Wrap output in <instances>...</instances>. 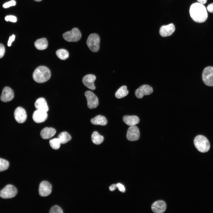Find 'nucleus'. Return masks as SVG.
<instances>
[{
	"mask_svg": "<svg viewBox=\"0 0 213 213\" xmlns=\"http://www.w3.org/2000/svg\"><path fill=\"white\" fill-rule=\"evenodd\" d=\"M189 12L191 18L197 22H204L208 17L206 8L203 4L199 2L192 4L190 7Z\"/></svg>",
	"mask_w": 213,
	"mask_h": 213,
	"instance_id": "nucleus-1",
	"label": "nucleus"
},
{
	"mask_svg": "<svg viewBox=\"0 0 213 213\" xmlns=\"http://www.w3.org/2000/svg\"><path fill=\"white\" fill-rule=\"evenodd\" d=\"M51 73L49 70L46 67L40 66L36 68L33 74L34 80L38 83H43L48 80Z\"/></svg>",
	"mask_w": 213,
	"mask_h": 213,
	"instance_id": "nucleus-2",
	"label": "nucleus"
},
{
	"mask_svg": "<svg viewBox=\"0 0 213 213\" xmlns=\"http://www.w3.org/2000/svg\"><path fill=\"white\" fill-rule=\"evenodd\" d=\"M194 143L196 149L200 152L205 153L210 148V145L208 139L204 136L199 135L194 140Z\"/></svg>",
	"mask_w": 213,
	"mask_h": 213,
	"instance_id": "nucleus-3",
	"label": "nucleus"
},
{
	"mask_svg": "<svg viewBox=\"0 0 213 213\" xmlns=\"http://www.w3.org/2000/svg\"><path fill=\"white\" fill-rule=\"evenodd\" d=\"M100 38L99 36L96 33L90 34L86 41L87 46L92 52H97L99 49Z\"/></svg>",
	"mask_w": 213,
	"mask_h": 213,
	"instance_id": "nucleus-4",
	"label": "nucleus"
},
{
	"mask_svg": "<svg viewBox=\"0 0 213 213\" xmlns=\"http://www.w3.org/2000/svg\"><path fill=\"white\" fill-rule=\"evenodd\" d=\"M62 36L63 38L67 41L76 42L80 40L81 37V34L78 28H75L71 30L64 33Z\"/></svg>",
	"mask_w": 213,
	"mask_h": 213,
	"instance_id": "nucleus-5",
	"label": "nucleus"
},
{
	"mask_svg": "<svg viewBox=\"0 0 213 213\" xmlns=\"http://www.w3.org/2000/svg\"><path fill=\"white\" fill-rule=\"evenodd\" d=\"M17 193V190L14 185L8 184L0 191V197L4 199L14 197Z\"/></svg>",
	"mask_w": 213,
	"mask_h": 213,
	"instance_id": "nucleus-6",
	"label": "nucleus"
},
{
	"mask_svg": "<svg viewBox=\"0 0 213 213\" xmlns=\"http://www.w3.org/2000/svg\"><path fill=\"white\" fill-rule=\"evenodd\" d=\"M202 79L206 85L213 86V67L208 66L204 69L202 73Z\"/></svg>",
	"mask_w": 213,
	"mask_h": 213,
	"instance_id": "nucleus-7",
	"label": "nucleus"
},
{
	"mask_svg": "<svg viewBox=\"0 0 213 213\" xmlns=\"http://www.w3.org/2000/svg\"><path fill=\"white\" fill-rule=\"evenodd\" d=\"M85 96L87 102V106L90 109L96 108L99 104V100L97 97L92 92L87 91L85 92Z\"/></svg>",
	"mask_w": 213,
	"mask_h": 213,
	"instance_id": "nucleus-8",
	"label": "nucleus"
},
{
	"mask_svg": "<svg viewBox=\"0 0 213 213\" xmlns=\"http://www.w3.org/2000/svg\"><path fill=\"white\" fill-rule=\"evenodd\" d=\"M140 136V133L138 128L135 125L130 126L127 132V139L130 141H136L139 139Z\"/></svg>",
	"mask_w": 213,
	"mask_h": 213,
	"instance_id": "nucleus-9",
	"label": "nucleus"
},
{
	"mask_svg": "<svg viewBox=\"0 0 213 213\" xmlns=\"http://www.w3.org/2000/svg\"><path fill=\"white\" fill-rule=\"evenodd\" d=\"M153 91V89L151 86L147 85H143L136 90L135 94L137 98L141 99L144 96L151 94Z\"/></svg>",
	"mask_w": 213,
	"mask_h": 213,
	"instance_id": "nucleus-10",
	"label": "nucleus"
},
{
	"mask_svg": "<svg viewBox=\"0 0 213 213\" xmlns=\"http://www.w3.org/2000/svg\"><path fill=\"white\" fill-rule=\"evenodd\" d=\"M52 191V186L48 181H42L39 186V193L41 196H46L49 195Z\"/></svg>",
	"mask_w": 213,
	"mask_h": 213,
	"instance_id": "nucleus-11",
	"label": "nucleus"
},
{
	"mask_svg": "<svg viewBox=\"0 0 213 213\" xmlns=\"http://www.w3.org/2000/svg\"><path fill=\"white\" fill-rule=\"evenodd\" d=\"M14 116L15 120L19 123L24 122L27 117L25 110L21 107H18L15 109L14 113Z\"/></svg>",
	"mask_w": 213,
	"mask_h": 213,
	"instance_id": "nucleus-12",
	"label": "nucleus"
},
{
	"mask_svg": "<svg viewBox=\"0 0 213 213\" xmlns=\"http://www.w3.org/2000/svg\"><path fill=\"white\" fill-rule=\"evenodd\" d=\"M96 80V77L95 75L89 74L85 75L83 77L82 82L86 87L91 90H94L96 88L94 84Z\"/></svg>",
	"mask_w": 213,
	"mask_h": 213,
	"instance_id": "nucleus-13",
	"label": "nucleus"
},
{
	"mask_svg": "<svg viewBox=\"0 0 213 213\" xmlns=\"http://www.w3.org/2000/svg\"><path fill=\"white\" fill-rule=\"evenodd\" d=\"M14 97V93L12 89L8 87H4L1 96V100L4 102H7L11 101Z\"/></svg>",
	"mask_w": 213,
	"mask_h": 213,
	"instance_id": "nucleus-14",
	"label": "nucleus"
},
{
	"mask_svg": "<svg viewBox=\"0 0 213 213\" xmlns=\"http://www.w3.org/2000/svg\"><path fill=\"white\" fill-rule=\"evenodd\" d=\"M151 208L152 211L154 213H162L166 209V204L163 201H157L152 204Z\"/></svg>",
	"mask_w": 213,
	"mask_h": 213,
	"instance_id": "nucleus-15",
	"label": "nucleus"
},
{
	"mask_svg": "<svg viewBox=\"0 0 213 213\" xmlns=\"http://www.w3.org/2000/svg\"><path fill=\"white\" fill-rule=\"evenodd\" d=\"M32 117L35 122L40 123L46 120L48 117V114L46 112L37 110L34 112Z\"/></svg>",
	"mask_w": 213,
	"mask_h": 213,
	"instance_id": "nucleus-16",
	"label": "nucleus"
},
{
	"mask_svg": "<svg viewBox=\"0 0 213 213\" xmlns=\"http://www.w3.org/2000/svg\"><path fill=\"white\" fill-rule=\"evenodd\" d=\"M175 28L172 23L162 26L159 30V33L162 37H165L171 35L174 32Z\"/></svg>",
	"mask_w": 213,
	"mask_h": 213,
	"instance_id": "nucleus-17",
	"label": "nucleus"
},
{
	"mask_svg": "<svg viewBox=\"0 0 213 213\" xmlns=\"http://www.w3.org/2000/svg\"><path fill=\"white\" fill-rule=\"evenodd\" d=\"M35 106L37 110L47 112L49 107L45 99L43 98L38 99L35 103Z\"/></svg>",
	"mask_w": 213,
	"mask_h": 213,
	"instance_id": "nucleus-18",
	"label": "nucleus"
},
{
	"mask_svg": "<svg viewBox=\"0 0 213 213\" xmlns=\"http://www.w3.org/2000/svg\"><path fill=\"white\" fill-rule=\"evenodd\" d=\"M56 133L55 129L52 128L46 127L41 131V138L45 139H48L53 136Z\"/></svg>",
	"mask_w": 213,
	"mask_h": 213,
	"instance_id": "nucleus-19",
	"label": "nucleus"
},
{
	"mask_svg": "<svg viewBox=\"0 0 213 213\" xmlns=\"http://www.w3.org/2000/svg\"><path fill=\"white\" fill-rule=\"evenodd\" d=\"M124 122L129 126L135 125L140 122L139 118L135 115H125L123 117Z\"/></svg>",
	"mask_w": 213,
	"mask_h": 213,
	"instance_id": "nucleus-20",
	"label": "nucleus"
},
{
	"mask_svg": "<svg viewBox=\"0 0 213 213\" xmlns=\"http://www.w3.org/2000/svg\"><path fill=\"white\" fill-rule=\"evenodd\" d=\"M91 123L94 125H106L107 123L106 118L103 116L99 115L91 120Z\"/></svg>",
	"mask_w": 213,
	"mask_h": 213,
	"instance_id": "nucleus-21",
	"label": "nucleus"
},
{
	"mask_svg": "<svg viewBox=\"0 0 213 213\" xmlns=\"http://www.w3.org/2000/svg\"><path fill=\"white\" fill-rule=\"evenodd\" d=\"M35 47L39 50H43L46 49L48 46L47 40L45 38H40L35 42Z\"/></svg>",
	"mask_w": 213,
	"mask_h": 213,
	"instance_id": "nucleus-22",
	"label": "nucleus"
},
{
	"mask_svg": "<svg viewBox=\"0 0 213 213\" xmlns=\"http://www.w3.org/2000/svg\"><path fill=\"white\" fill-rule=\"evenodd\" d=\"M91 140L93 143L96 145L101 143L104 141V137L100 135L97 131H94L91 136Z\"/></svg>",
	"mask_w": 213,
	"mask_h": 213,
	"instance_id": "nucleus-23",
	"label": "nucleus"
},
{
	"mask_svg": "<svg viewBox=\"0 0 213 213\" xmlns=\"http://www.w3.org/2000/svg\"><path fill=\"white\" fill-rule=\"evenodd\" d=\"M128 91L127 86L123 85L116 92L115 96L117 99H121L128 95Z\"/></svg>",
	"mask_w": 213,
	"mask_h": 213,
	"instance_id": "nucleus-24",
	"label": "nucleus"
},
{
	"mask_svg": "<svg viewBox=\"0 0 213 213\" xmlns=\"http://www.w3.org/2000/svg\"><path fill=\"white\" fill-rule=\"evenodd\" d=\"M61 144H65L71 139L70 135L66 132H63L60 133L58 136Z\"/></svg>",
	"mask_w": 213,
	"mask_h": 213,
	"instance_id": "nucleus-25",
	"label": "nucleus"
},
{
	"mask_svg": "<svg viewBox=\"0 0 213 213\" xmlns=\"http://www.w3.org/2000/svg\"><path fill=\"white\" fill-rule=\"evenodd\" d=\"M57 56L60 59L65 60L69 57V53L67 51L63 49L57 50L56 52Z\"/></svg>",
	"mask_w": 213,
	"mask_h": 213,
	"instance_id": "nucleus-26",
	"label": "nucleus"
},
{
	"mask_svg": "<svg viewBox=\"0 0 213 213\" xmlns=\"http://www.w3.org/2000/svg\"><path fill=\"white\" fill-rule=\"evenodd\" d=\"M49 144L51 147L53 149L57 150L60 148L61 142L58 138H56L50 140Z\"/></svg>",
	"mask_w": 213,
	"mask_h": 213,
	"instance_id": "nucleus-27",
	"label": "nucleus"
},
{
	"mask_svg": "<svg viewBox=\"0 0 213 213\" xmlns=\"http://www.w3.org/2000/svg\"><path fill=\"white\" fill-rule=\"evenodd\" d=\"M9 166V163L7 160L0 158V172L7 170Z\"/></svg>",
	"mask_w": 213,
	"mask_h": 213,
	"instance_id": "nucleus-28",
	"label": "nucleus"
},
{
	"mask_svg": "<svg viewBox=\"0 0 213 213\" xmlns=\"http://www.w3.org/2000/svg\"><path fill=\"white\" fill-rule=\"evenodd\" d=\"M49 212L50 213H62L63 212L60 207L57 205H55L51 207Z\"/></svg>",
	"mask_w": 213,
	"mask_h": 213,
	"instance_id": "nucleus-29",
	"label": "nucleus"
},
{
	"mask_svg": "<svg viewBox=\"0 0 213 213\" xmlns=\"http://www.w3.org/2000/svg\"><path fill=\"white\" fill-rule=\"evenodd\" d=\"M16 4V1L14 0L7 2L3 4V7L4 8H6L12 6H15Z\"/></svg>",
	"mask_w": 213,
	"mask_h": 213,
	"instance_id": "nucleus-30",
	"label": "nucleus"
},
{
	"mask_svg": "<svg viewBox=\"0 0 213 213\" xmlns=\"http://www.w3.org/2000/svg\"><path fill=\"white\" fill-rule=\"evenodd\" d=\"M5 19L7 21H9L13 22H16L17 21L16 17L11 15L6 16L5 18Z\"/></svg>",
	"mask_w": 213,
	"mask_h": 213,
	"instance_id": "nucleus-31",
	"label": "nucleus"
},
{
	"mask_svg": "<svg viewBox=\"0 0 213 213\" xmlns=\"http://www.w3.org/2000/svg\"><path fill=\"white\" fill-rule=\"evenodd\" d=\"M5 51V49L4 45L1 43H0V58L3 57Z\"/></svg>",
	"mask_w": 213,
	"mask_h": 213,
	"instance_id": "nucleus-32",
	"label": "nucleus"
},
{
	"mask_svg": "<svg viewBox=\"0 0 213 213\" xmlns=\"http://www.w3.org/2000/svg\"><path fill=\"white\" fill-rule=\"evenodd\" d=\"M117 188L121 192H124L125 191V188L124 186L121 183H118L117 184Z\"/></svg>",
	"mask_w": 213,
	"mask_h": 213,
	"instance_id": "nucleus-33",
	"label": "nucleus"
},
{
	"mask_svg": "<svg viewBox=\"0 0 213 213\" xmlns=\"http://www.w3.org/2000/svg\"><path fill=\"white\" fill-rule=\"evenodd\" d=\"M15 38V36L14 35H12L9 37L7 44L8 46H11L12 42L14 41Z\"/></svg>",
	"mask_w": 213,
	"mask_h": 213,
	"instance_id": "nucleus-34",
	"label": "nucleus"
},
{
	"mask_svg": "<svg viewBox=\"0 0 213 213\" xmlns=\"http://www.w3.org/2000/svg\"><path fill=\"white\" fill-rule=\"evenodd\" d=\"M207 9L209 12H213V3L209 4L207 7Z\"/></svg>",
	"mask_w": 213,
	"mask_h": 213,
	"instance_id": "nucleus-35",
	"label": "nucleus"
},
{
	"mask_svg": "<svg viewBox=\"0 0 213 213\" xmlns=\"http://www.w3.org/2000/svg\"><path fill=\"white\" fill-rule=\"evenodd\" d=\"M117 188V184H114L111 185L109 187V189L111 191H113Z\"/></svg>",
	"mask_w": 213,
	"mask_h": 213,
	"instance_id": "nucleus-36",
	"label": "nucleus"
},
{
	"mask_svg": "<svg viewBox=\"0 0 213 213\" xmlns=\"http://www.w3.org/2000/svg\"><path fill=\"white\" fill-rule=\"evenodd\" d=\"M197 1L199 3L204 4L206 3L207 0H197Z\"/></svg>",
	"mask_w": 213,
	"mask_h": 213,
	"instance_id": "nucleus-37",
	"label": "nucleus"
},
{
	"mask_svg": "<svg viewBox=\"0 0 213 213\" xmlns=\"http://www.w3.org/2000/svg\"><path fill=\"white\" fill-rule=\"evenodd\" d=\"M34 0V1H36L39 2V1H42V0Z\"/></svg>",
	"mask_w": 213,
	"mask_h": 213,
	"instance_id": "nucleus-38",
	"label": "nucleus"
}]
</instances>
